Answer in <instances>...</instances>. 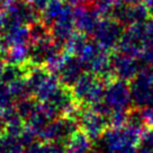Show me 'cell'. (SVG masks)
I'll return each mask as SVG.
<instances>
[{"mask_svg": "<svg viewBox=\"0 0 153 153\" xmlns=\"http://www.w3.org/2000/svg\"><path fill=\"white\" fill-rule=\"evenodd\" d=\"M73 96L82 102L95 105L104 96L101 82L94 74H83L76 81Z\"/></svg>", "mask_w": 153, "mask_h": 153, "instance_id": "6da1fadb", "label": "cell"}, {"mask_svg": "<svg viewBox=\"0 0 153 153\" xmlns=\"http://www.w3.org/2000/svg\"><path fill=\"white\" fill-rule=\"evenodd\" d=\"M129 98L131 92L125 82H113L105 94V105L109 110H116V113H120L129 104Z\"/></svg>", "mask_w": 153, "mask_h": 153, "instance_id": "7a4b0ae2", "label": "cell"}, {"mask_svg": "<svg viewBox=\"0 0 153 153\" xmlns=\"http://www.w3.org/2000/svg\"><path fill=\"white\" fill-rule=\"evenodd\" d=\"M81 61L79 62L73 56H62L57 60L56 70L61 82L65 86H71L81 76Z\"/></svg>", "mask_w": 153, "mask_h": 153, "instance_id": "3957f363", "label": "cell"}, {"mask_svg": "<svg viewBox=\"0 0 153 153\" xmlns=\"http://www.w3.org/2000/svg\"><path fill=\"white\" fill-rule=\"evenodd\" d=\"M73 133H76V124L73 123V120L67 118L54 120L43 129L44 139L51 142H59L61 140L70 139Z\"/></svg>", "mask_w": 153, "mask_h": 153, "instance_id": "277c9868", "label": "cell"}, {"mask_svg": "<svg viewBox=\"0 0 153 153\" xmlns=\"http://www.w3.org/2000/svg\"><path fill=\"white\" fill-rule=\"evenodd\" d=\"M80 125L82 132L89 139H97L105 132L107 127V120L104 115H101L96 110H91L82 115Z\"/></svg>", "mask_w": 153, "mask_h": 153, "instance_id": "5b68a950", "label": "cell"}, {"mask_svg": "<svg viewBox=\"0 0 153 153\" xmlns=\"http://www.w3.org/2000/svg\"><path fill=\"white\" fill-rule=\"evenodd\" d=\"M111 63H114V68L118 76H120L124 80L133 78L137 70L134 60L125 53L117 54L114 60L111 61Z\"/></svg>", "mask_w": 153, "mask_h": 153, "instance_id": "8992f818", "label": "cell"}, {"mask_svg": "<svg viewBox=\"0 0 153 153\" xmlns=\"http://www.w3.org/2000/svg\"><path fill=\"white\" fill-rule=\"evenodd\" d=\"M97 39L101 46L109 48L117 43L120 36V27L117 25L109 24L105 26H97Z\"/></svg>", "mask_w": 153, "mask_h": 153, "instance_id": "52a82bcc", "label": "cell"}, {"mask_svg": "<svg viewBox=\"0 0 153 153\" xmlns=\"http://www.w3.org/2000/svg\"><path fill=\"white\" fill-rule=\"evenodd\" d=\"M90 148L89 137L83 133L72 134V136L69 139V146H68L67 153H88Z\"/></svg>", "mask_w": 153, "mask_h": 153, "instance_id": "ba28073f", "label": "cell"}, {"mask_svg": "<svg viewBox=\"0 0 153 153\" xmlns=\"http://www.w3.org/2000/svg\"><path fill=\"white\" fill-rule=\"evenodd\" d=\"M42 153H67V150H64L62 145L57 142H51L44 144L42 148Z\"/></svg>", "mask_w": 153, "mask_h": 153, "instance_id": "9c48e42d", "label": "cell"}]
</instances>
